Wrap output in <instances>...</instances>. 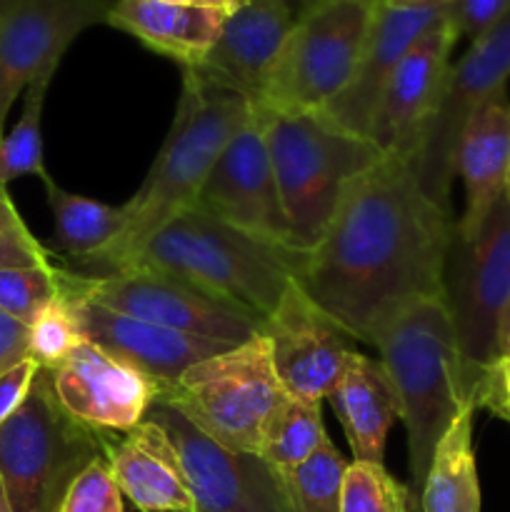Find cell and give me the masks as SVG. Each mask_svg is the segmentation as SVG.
<instances>
[{"mask_svg":"<svg viewBox=\"0 0 510 512\" xmlns=\"http://www.w3.org/2000/svg\"><path fill=\"white\" fill-rule=\"evenodd\" d=\"M453 210L420 188L408 160L385 155L345 188L298 285L358 343L413 305L443 298Z\"/></svg>","mask_w":510,"mask_h":512,"instance_id":"obj_1","label":"cell"},{"mask_svg":"<svg viewBox=\"0 0 510 512\" xmlns=\"http://www.w3.org/2000/svg\"><path fill=\"white\" fill-rule=\"evenodd\" d=\"M250 118L248 100L183 70V90L163 148L143 185L125 203V230L98 258L83 263L90 268L85 275L120 270L170 218L193 208L215 160Z\"/></svg>","mask_w":510,"mask_h":512,"instance_id":"obj_2","label":"cell"},{"mask_svg":"<svg viewBox=\"0 0 510 512\" xmlns=\"http://www.w3.org/2000/svg\"><path fill=\"white\" fill-rule=\"evenodd\" d=\"M305 260L308 250L270 243L203 210L188 208L170 218L120 270L173 273L260 315L265 323L290 283L298 280Z\"/></svg>","mask_w":510,"mask_h":512,"instance_id":"obj_3","label":"cell"},{"mask_svg":"<svg viewBox=\"0 0 510 512\" xmlns=\"http://www.w3.org/2000/svg\"><path fill=\"white\" fill-rule=\"evenodd\" d=\"M373 348L400 398L410 478L420 493L445 430L465 405L473 403L465 395L463 358L445 300H425L400 313L375 338Z\"/></svg>","mask_w":510,"mask_h":512,"instance_id":"obj_4","label":"cell"},{"mask_svg":"<svg viewBox=\"0 0 510 512\" xmlns=\"http://www.w3.org/2000/svg\"><path fill=\"white\" fill-rule=\"evenodd\" d=\"M295 245L313 250L328 230L345 188L385 158L368 138L345 133L320 113L258 108Z\"/></svg>","mask_w":510,"mask_h":512,"instance_id":"obj_5","label":"cell"},{"mask_svg":"<svg viewBox=\"0 0 510 512\" xmlns=\"http://www.w3.org/2000/svg\"><path fill=\"white\" fill-rule=\"evenodd\" d=\"M103 455L100 435L65 413L48 370L0 425V480L15 512H58L80 470Z\"/></svg>","mask_w":510,"mask_h":512,"instance_id":"obj_6","label":"cell"},{"mask_svg":"<svg viewBox=\"0 0 510 512\" xmlns=\"http://www.w3.org/2000/svg\"><path fill=\"white\" fill-rule=\"evenodd\" d=\"M385 0H310L295 13L258 108L315 113L353 78Z\"/></svg>","mask_w":510,"mask_h":512,"instance_id":"obj_7","label":"cell"},{"mask_svg":"<svg viewBox=\"0 0 510 512\" xmlns=\"http://www.w3.org/2000/svg\"><path fill=\"white\" fill-rule=\"evenodd\" d=\"M443 300L463 358L465 395L473 400L480 373L500 355L510 310V185L473 235L453 233Z\"/></svg>","mask_w":510,"mask_h":512,"instance_id":"obj_8","label":"cell"},{"mask_svg":"<svg viewBox=\"0 0 510 512\" xmlns=\"http://www.w3.org/2000/svg\"><path fill=\"white\" fill-rule=\"evenodd\" d=\"M285 390L275 375L263 333L185 370L160 400L215 443L260 453L268 420Z\"/></svg>","mask_w":510,"mask_h":512,"instance_id":"obj_9","label":"cell"},{"mask_svg":"<svg viewBox=\"0 0 510 512\" xmlns=\"http://www.w3.org/2000/svg\"><path fill=\"white\" fill-rule=\"evenodd\" d=\"M60 278L90 303L195 338L243 345L263 333L260 315L163 270L125 268L85 275L60 268Z\"/></svg>","mask_w":510,"mask_h":512,"instance_id":"obj_10","label":"cell"},{"mask_svg":"<svg viewBox=\"0 0 510 512\" xmlns=\"http://www.w3.org/2000/svg\"><path fill=\"white\" fill-rule=\"evenodd\" d=\"M510 80V8L495 28L470 43L463 58L450 65L443 98L425 130L423 145L410 165L420 188L435 203L450 208L455 155L460 135L475 110L505 93Z\"/></svg>","mask_w":510,"mask_h":512,"instance_id":"obj_11","label":"cell"},{"mask_svg":"<svg viewBox=\"0 0 510 512\" xmlns=\"http://www.w3.org/2000/svg\"><path fill=\"white\" fill-rule=\"evenodd\" d=\"M178 453L195 512H288L280 475L255 453H238L158 400L145 415Z\"/></svg>","mask_w":510,"mask_h":512,"instance_id":"obj_12","label":"cell"},{"mask_svg":"<svg viewBox=\"0 0 510 512\" xmlns=\"http://www.w3.org/2000/svg\"><path fill=\"white\" fill-rule=\"evenodd\" d=\"M263 338L285 393L313 403L328 400L358 355V340L325 313L298 280L265 318Z\"/></svg>","mask_w":510,"mask_h":512,"instance_id":"obj_13","label":"cell"},{"mask_svg":"<svg viewBox=\"0 0 510 512\" xmlns=\"http://www.w3.org/2000/svg\"><path fill=\"white\" fill-rule=\"evenodd\" d=\"M113 0H15L0 15V135L15 98L53 78L80 33L108 23Z\"/></svg>","mask_w":510,"mask_h":512,"instance_id":"obj_14","label":"cell"},{"mask_svg":"<svg viewBox=\"0 0 510 512\" xmlns=\"http://www.w3.org/2000/svg\"><path fill=\"white\" fill-rule=\"evenodd\" d=\"M193 208L270 243L298 248L255 105L253 118L215 160Z\"/></svg>","mask_w":510,"mask_h":512,"instance_id":"obj_15","label":"cell"},{"mask_svg":"<svg viewBox=\"0 0 510 512\" xmlns=\"http://www.w3.org/2000/svg\"><path fill=\"white\" fill-rule=\"evenodd\" d=\"M48 373L65 413L98 435L133 430L163 395L158 380L90 340H83L63 365Z\"/></svg>","mask_w":510,"mask_h":512,"instance_id":"obj_16","label":"cell"},{"mask_svg":"<svg viewBox=\"0 0 510 512\" xmlns=\"http://www.w3.org/2000/svg\"><path fill=\"white\" fill-rule=\"evenodd\" d=\"M455 43L458 33L443 15L400 58L385 85L370 135L385 155H395L408 163L415 160L425 130L443 98Z\"/></svg>","mask_w":510,"mask_h":512,"instance_id":"obj_17","label":"cell"},{"mask_svg":"<svg viewBox=\"0 0 510 512\" xmlns=\"http://www.w3.org/2000/svg\"><path fill=\"white\" fill-rule=\"evenodd\" d=\"M293 23L295 8L290 0H245L225 18L208 55L183 70H190L205 83L238 93L250 105H260Z\"/></svg>","mask_w":510,"mask_h":512,"instance_id":"obj_18","label":"cell"},{"mask_svg":"<svg viewBox=\"0 0 510 512\" xmlns=\"http://www.w3.org/2000/svg\"><path fill=\"white\" fill-rule=\"evenodd\" d=\"M60 295L68 300L83 340H90V343L108 350L115 358L135 365L145 375L158 380L163 390L170 388L185 370L193 368L200 360L235 348V345L195 338V335L178 333V330L163 328V325L148 323V320L130 318V315L115 313V310L103 308V305L90 303L83 295L73 293L63 283V278H60Z\"/></svg>","mask_w":510,"mask_h":512,"instance_id":"obj_19","label":"cell"},{"mask_svg":"<svg viewBox=\"0 0 510 512\" xmlns=\"http://www.w3.org/2000/svg\"><path fill=\"white\" fill-rule=\"evenodd\" d=\"M443 15L445 8H393V5H383L373 35L368 40V48H365L350 83L325 108L315 110V113H320L328 123L338 125L345 133L370 140L375 113H378L380 98H383L390 75L398 68L400 58L408 53L410 45L430 25L438 23Z\"/></svg>","mask_w":510,"mask_h":512,"instance_id":"obj_20","label":"cell"},{"mask_svg":"<svg viewBox=\"0 0 510 512\" xmlns=\"http://www.w3.org/2000/svg\"><path fill=\"white\" fill-rule=\"evenodd\" d=\"M100 445L120 493L140 512H195L178 453L153 420L128 433L100 435Z\"/></svg>","mask_w":510,"mask_h":512,"instance_id":"obj_21","label":"cell"},{"mask_svg":"<svg viewBox=\"0 0 510 512\" xmlns=\"http://www.w3.org/2000/svg\"><path fill=\"white\" fill-rule=\"evenodd\" d=\"M455 175L463 178L465 210L455 233L473 235L510 185V103L505 93L473 113L460 135Z\"/></svg>","mask_w":510,"mask_h":512,"instance_id":"obj_22","label":"cell"},{"mask_svg":"<svg viewBox=\"0 0 510 512\" xmlns=\"http://www.w3.org/2000/svg\"><path fill=\"white\" fill-rule=\"evenodd\" d=\"M105 25L133 35L153 53L180 63V68H193L215 45L225 15L200 3L113 0Z\"/></svg>","mask_w":510,"mask_h":512,"instance_id":"obj_23","label":"cell"},{"mask_svg":"<svg viewBox=\"0 0 510 512\" xmlns=\"http://www.w3.org/2000/svg\"><path fill=\"white\" fill-rule=\"evenodd\" d=\"M350 453L360 463H380L395 420H400V398L380 360L358 353L338 388L328 395Z\"/></svg>","mask_w":510,"mask_h":512,"instance_id":"obj_24","label":"cell"},{"mask_svg":"<svg viewBox=\"0 0 510 512\" xmlns=\"http://www.w3.org/2000/svg\"><path fill=\"white\" fill-rule=\"evenodd\" d=\"M475 405L468 403L433 453L420 488L423 512H480V480L473 448Z\"/></svg>","mask_w":510,"mask_h":512,"instance_id":"obj_25","label":"cell"},{"mask_svg":"<svg viewBox=\"0 0 510 512\" xmlns=\"http://www.w3.org/2000/svg\"><path fill=\"white\" fill-rule=\"evenodd\" d=\"M50 213H53V250L68 255L75 263H88L108 250L128 223V208L108 205L85 195L68 193L55 185L45 183Z\"/></svg>","mask_w":510,"mask_h":512,"instance_id":"obj_26","label":"cell"},{"mask_svg":"<svg viewBox=\"0 0 510 512\" xmlns=\"http://www.w3.org/2000/svg\"><path fill=\"white\" fill-rule=\"evenodd\" d=\"M325 440L328 433H325L320 403L285 393L270 415L258 455L275 473H290L308 463Z\"/></svg>","mask_w":510,"mask_h":512,"instance_id":"obj_27","label":"cell"},{"mask_svg":"<svg viewBox=\"0 0 510 512\" xmlns=\"http://www.w3.org/2000/svg\"><path fill=\"white\" fill-rule=\"evenodd\" d=\"M50 80L43 78L25 90L20 120L10 133L0 135V188H8L23 175H35L43 185L53 180L43 160V105Z\"/></svg>","mask_w":510,"mask_h":512,"instance_id":"obj_28","label":"cell"},{"mask_svg":"<svg viewBox=\"0 0 510 512\" xmlns=\"http://www.w3.org/2000/svg\"><path fill=\"white\" fill-rule=\"evenodd\" d=\"M348 468L330 438L320 445L308 463L290 473H278L288 512H340V485Z\"/></svg>","mask_w":510,"mask_h":512,"instance_id":"obj_29","label":"cell"},{"mask_svg":"<svg viewBox=\"0 0 510 512\" xmlns=\"http://www.w3.org/2000/svg\"><path fill=\"white\" fill-rule=\"evenodd\" d=\"M413 495L380 463L353 460L340 485V512H410Z\"/></svg>","mask_w":510,"mask_h":512,"instance_id":"obj_30","label":"cell"},{"mask_svg":"<svg viewBox=\"0 0 510 512\" xmlns=\"http://www.w3.org/2000/svg\"><path fill=\"white\" fill-rule=\"evenodd\" d=\"M58 265L0 270V313L30 325L60 298Z\"/></svg>","mask_w":510,"mask_h":512,"instance_id":"obj_31","label":"cell"},{"mask_svg":"<svg viewBox=\"0 0 510 512\" xmlns=\"http://www.w3.org/2000/svg\"><path fill=\"white\" fill-rule=\"evenodd\" d=\"M80 343L83 335L78 320L63 295L28 325V358L35 360L40 370H55L63 365Z\"/></svg>","mask_w":510,"mask_h":512,"instance_id":"obj_32","label":"cell"},{"mask_svg":"<svg viewBox=\"0 0 510 512\" xmlns=\"http://www.w3.org/2000/svg\"><path fill=\"white\" fill-rule=\"evenodd\" d=\"M48 265H55L50 250L30 233L8 195V188H0V270Z\"/></svg>","mask_w":510,"mask_h":512,"instance_id":"obj_33","label":"cell"},{"mask_svg":"<svg viewBox=\"0 0 510 512\" xmlns=\"http://www.w3.org/2000/svg\"><path fill=\"white\" fill-rule=\"evenodd\" d=\"M58 512H125L123 493L105 455L95 458L65 490Z\"/></svg>","mask_w":510,"mask_h":512,"instance_id":"obj_34","label":"cell"},{"mask_svg":"<svg viewBox=\"0 0 510 512\" xmlns=\"http://www.w3.org/2000/svg\"><path fill=\"white\" fill-rule=\"evenodd\" d=\"M510 0H453L445 8V18L453 25L458 38H468L470 43L503 20L508 13Z\"/></svg>","mask_w":510,"mask_h":512,"instance_id":"obj_35","label":"cell"},{"mask_svg":"<svg viewBox=\"0 0 510 512\" xmlns=\"http://www.w3.org/2000/svg\"><path fill=\"white\" fill-rule=\"evenodd\" d=\"M475 410H490L495 418L510 425V355L500 353L488 368L480 373L473 390Z\"/></svg>","mask_w":510,"mask_h":512,"instance_id":"obj_36","label":"cell"},{"mask_svg":"<svg viewBox=\"0 0 510 512\" xmlns=\"http://www.w3.org/2000/svg\"><path fill=\"white\" fill-rule=\"evenodd\" d=\"M38 365L35 360L25 358L23 363H18L15 368H10L8 373L0 378V425L8 418H13L15 410L25 403L30 388L35 383V375H38Z\"/></svg>","mask_w":510,"mask_h":512,"instance_id":"obj_37","label":"cell"},{"mask_svg":"<svg viewBox=\"0 0 510 512\" xmlns=\"http://www.w3.org/2000/svg\"><path fill=\"white\" fill-rule=\"evenodd\" d=\"M28 358V325L0 313V378Z\"/></svg>","mask_w":510,"mask_h":512,"instance_id":"obj_38","label":"cell"},{"mask_svg":"<svg viewBox=\"0 0 510 512\" xmlns=\"http://www.w3.org/2000/svg\"><path fill=\"white\" fill-rule=\"evenodd\" d=\"M453 0H385L393 8H448Z\"/></svg>","mask_w":510,"mask_h":512,"instance_id":"obj_39","label":"cell"},{"mask_svg":"<svg viewBox=\"0 0 510 512\" xmlns=\"http://www.w3.org/2000/svg\"><path fill=\"white\" fill-rule=\"evenodd\" d=\"M195 3H200V5H208V8L218 10V13H223L225 18H228V15H233L235 10H238L240 5L245 3V0H195Z\"/></svg>","mask_w":510,"mask_h":512,"instance_id":"obj_40","label":"cell"},{"mask_svg":"<svg viewBox=\"0 0 510 512\" xmlns=\"http://www.w3.org/2000/svg\"><path fill=\"white\" fill-rule=\"evenodd\" d=\"M500 353L510 355V310H508V318H505V325H503V338H500Z\"/></svg>","mask_w":510,"mask_h":512,"instance_id":"obj_41","label":"cell"},{"mask_svg":"<svg viewBox=\"0 0 510 512\" xmlns=\"http://www.w3.org/2000/svg\"><path fill=\"white\" fill-rule=\"evenodd\" d=\"M0 512H15L13 505H10V500H8V493H5L3 480H0Z\"/></svg>","mask_w":510,"mask_h":512,"instance_id":"obj_42","label":"cell"},{"mask_svg":"<svg viewBox=\"0 0 510 512\" xmlns=\"http://www.w3.org/2000/svg\"><path fill=\"white\" fill-rule=\"evenodd\" d=\"M308 3H310V0H290V5L295 8V13H298V10L303 8V5H308Z\"/></svg>","mask_w":510,"mask_h":512,"instance_id":"obj_43","label":"cell"},{"mask_svg":"<svg viewBox=\"0 0 510 512\" xmlns=\"http://www.w3.org/2000/svg\"><path fill=\"white\" fill-rule=\"evenodd\" d=\"M13 3H15V0H0V15H3L5 10H8Z\"/></svg>","mask_w":510,"mask_h":512,"instance_id":"obj_44","label":"cell"},{"mask_svg":"<svg viewBox=\"0 0 510 512\" xmlns=\"http://www.w3.org/2000/svg\"><path fill=\"white\" fill-rule=\"evenodd\" d=\"M173 3H195V0H173Z\"/></svg>","mask_w":510,"mask_h":512,"instance_id":"obj_45","label":"cell"}]
</instances>
